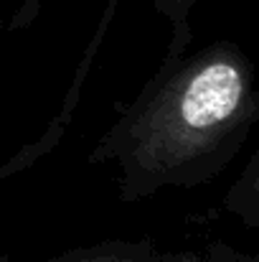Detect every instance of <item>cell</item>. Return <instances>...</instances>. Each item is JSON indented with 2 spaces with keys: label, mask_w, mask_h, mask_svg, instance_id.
Listing matches in <instances>:
<instances>
[{
  "label": "cell",
  "mask_w": 259,
  "mask_h": 262,
  "mask_svg": "<svg viewBox=\"0 0 259 262\" xmlns=\"http://www.w3.org/2000/svg\"><path fill=\"white\" fill-rule=\"evenodd\" d=\"M259 122L254 64L231 41L163 61L89 153L112 166L120 201L196 188L221 176Z\"/></svg>",
  "instance_id": "1"
},
{
  "label": "cell",
  "mask_w": 259,
  "mask_h": 262,
  "mask_svg": "<svg viewBox=\"0 0 259 262\" xmlns=\"http://www.w3.org/2000/svg\"><path fill=\"white\" fill-rule=\"evenodd\" d=\"M41 262H175V255L163 252L150 237H143V239H104Z\"/></svg>",
  "instance_id": "2"
},
{
  "label": "cell",
  "mask_w": 259,
  "mask_h": 262,
  "mask_svg": "<svg viewBox=\"0 0 259 262\" xmlns=\"http://www.w3.org/2000/svg\"><path fill=\"white\" fill-rule=\"evenodd\" d=\"M153 5L171 23V43H168V51H166L163 61H173V59L183 56L191 46V38H193L191 13L198 5V0H153Z\"/></svg>",
  "instance_id": "3"
},
{
  "label": "cell",
  "mask_w": 259,
  "mask_h": 262,
  "mask_svg": "<svg viewBox=\"0 0 259 262\" xmlns=\"http://www.w3.org/2000/svg\"><path fill=\"white\" fill-rule=\"evenodd\" d=\"M244 193L231 186V191L226 193V209H231L244 224H249L252 229L259 227V153H254L244 168Z\"/></svg>",
  "instance_id": "4"
}]
</instances>
